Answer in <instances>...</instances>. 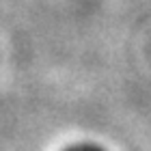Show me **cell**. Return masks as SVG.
<instances>
[{"instance_id":"cell-1","label":"cell","mask_w":151,"mask_h":151,"mask_svg":"<svg viewBox=\"0 0 151 151\" xmlns=\"http://www.w3.org/2000/svg\"><path fill=\"white\" fill-rule=\"evenodd\" d=\"M65 151H104V149H99L97 145H88V142H80V145H71L69 149H65Z\"/></svg>"}]
</instances>
